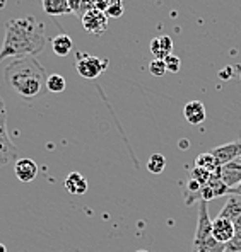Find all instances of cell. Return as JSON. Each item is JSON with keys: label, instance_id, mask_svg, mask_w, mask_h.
<instances>
[{"label": "cell", "instance_id": "1", "mask_svg": "<svg viewBox=\"0 0 241 252\" xmlns=\"http://www.w3.org/2000/svg\"><path fill=\"white\" fill-rule=\"evenodd\" d=\"M46 36H44V26L36 17H21V19H10L5 24V38L0 48V62L12 58L36 57L44 50Z\"/></svg>", "mask_w": 241, "mask_h": 252}, {"label": "cell", "instance_id": "2", "mask_svg": "<svg viewBox=\"0 0 241 252\" xmlns=\"http://www.w3.org/2000/svg\"><path fill=\"white\" fill-rule=\"evenodd\" d=\"M3 79L26 101H33L46 91V70L35 57L12 60L3 70Z\"/></svg>", "mask_w": 241, "mask_h": 252}, {"label": "cell", "instance_id": "3", "mask_svg": "<svg viewBox=\"0 0 241 252\" xmlns=\"http://www.w3.org/2000/svg\"><path fill=\"white\" fill-rule=\"evenodd\" d=\"M212 220L209 217L207 203H199V218H197V230L194 235L192 252H226L224 244H219L212 235Z\"/></svg>", "mask_w": 241, "mask_h": 252}, {"label": "cell", "instance_id": "4", "mask_svg": "<svg viewBox=\"0 0 241 252\" xmlns=\"http://www.w3.org/2000/svg\"><path fill=\"white\" fill-rule=\"evenodd\" d=\"M76 68L77 73L84 79H98L106 68L108 60H103L94 55H89L86 51H77L76 53Z\"/></svg>", "mask_w": 241, "mask_h": 252}, {"label": "cell", "instance_id": "5", "mask_svg": "<svg viewBox=\"0 0 241 252\" xmlns=\"http://www.w3.org/2000/svg\"><path fill=\"white\" fill-rule=\"evenodd\" d=\"M17 155V148L7 133V116L0 114V165H7Z\"/></svg>", "mask_w": 241, "mask_h": 252}, {"label": "cell", "instance_id": "6", "mask_svg": "<svg viewBox=\"0 0 241 252\" xmlns=\"http://www.w3.org/2000/svg\"><path fill=\"white\" fill-rule=\"evenodd\" d=\"M80 21H82V28L89 34L103 36L108 29V17L105 16V12H99L96 9H91L89 12L84 14Z\"/></svg>", "mask_w": 241, "mask_h": 252}, {"label": "cell", "instance_id": "7", "mask_svg": "<svg viewBox=\"0 0 241 252\" xmlns=\"http://www.w3.org/2000/svg\"><path fill=\"white\" fill-rule=\"evenodd\" d=\"M210 228H212L214 239H216L219 244H224V246H228V244L231 242L233 239H235L236 228H235V223H233L229 218H224V217H219V215H217V217L212 220V225H210Z\"/></svg>", "mask_w": 241, "mask_h": 252}, {"label": "cell", "instance_id": "8", "mask_svg": "<svg viewBox=\"0 0 241 252\" xmlns=\"http://www.w3.org/2000/svg\"><path fill=\"white\" fill-rule=\"evenodd\" d=\"M226 194H229V188L222 183L219 174L216 172V174H212L209 183L200 189V201L207 203V201H210V199L221 198V196H226Z\"/></svg>", "mask_w": 241, "mask_h": 252}, {"label": "cell", "instance_id": "9", "mask_svg": "<svg viewBox=\"0 0 241 252\" xmlns=\"http://www.w3.org/2000/svg\"><path fill=\"white\" fill-rule=\"evenodd\" d=\"M217 174H219L221 181L229 189L238 186L241 183V157H238L236 160L228 162V164H224V165H221L219 170H217Z\"/></svg>", "mask_w": 241, "mask_h": 252}, {"label": "cell", "instance_id": "10", "mask_svg": "<svg viewBox=\"0 0 241 252\" xmlns=\"http://www.w3.org/2000/svg\"><path fill=\"white\" fill-rule=\"evenodd\" d=\"M210 154L216 157L219 165H224L231 160H236L238 157H241V138L236 140V142H229V143H224V145L216 147Z\"/></svg>", "mask_w": 241, "mask_h": 252}, {"label": "cell", "instance_id": "11", "mask_svg": "<svg viewBox=\"0 0 241 252\" xmlns=\"http://www.w3.org/2000/svg\"><path fill=\"white\" fill-rule=\"evenodd\" d=\"M14 174L21 183H31L38 176V165L31 158H19L14 165Z\"/></svg>", "mask_w": 241, "mask_h": 252}, {"label": "cell", "instance_id": "12", "mask_svg": "<svg viewBox=\"0 0 241 252\" xmlns=\"http://www.w3.org/2000/svg\"><path fill=\"white\" fill-rule=\"evenodd\" d=\"M183 114H185V120L188 121L190 125L194 126H199L205 121L207 118V111H205V106L202 104L200 101H190L183 109Z\"/></svg>", "mask_w": 241, "mask_h": 252}, {"label": "cell", "instance_id": "13", "mask_svg": "<svg viewBox=\"0 0 241 252\" xmlns=\"http://www.w3.org/2000/svg\"><path fill=\"white\" fill-rule=\"evenodd\" d=\"M87 179L80 172H70L65 179V189L74 196H82L87 192Z\"/></svg>", "mask_w": 241, "mask_h": 252}, {"label": "cell", "instance_id": "14", "mask_svg": "<svg viewBox=\"0 0 241 252\" xmlns=\"http://www.w3.org/2000/svg\"><path fill=\"white\" fill-rule=\"evenodd\" d=\"M173 39L169 36H159L151 41V53L154 55L156 60H164L168 55H171Z\"/></svg>", "mask_w": 241, "mask_h": 252}, {"label": "cell", "instance_id": "15", "mask_svg": "<svg viewBox=\"0 0 241 252\" xmlns=\"http://www.w3.org/2000/svg\"><path fill=\"white\" fill-rule=\"evenodd\" d=\"M41 7L44 14L48 16H65L72 14V9L69 5V0H41Z\"/></svg>", "mask_w": 241, "mask_h": 252}, {"label": "cell", "instance_id": "16", "mask_svg": "<svg viewBox=\"0 0 241 252\" xmlns=\"http://www.w3.org/2000/svg\"><path fill=\"white\" fill-rule=\"evenodd\" d=\"M72 46H74L72 38L67 34H58L51 39V50H53V53L58 55V57H67V55L72 51Z\"/></svg>", "mask_w": 241, "mask_h": 252}, {"label": "cell", "instance_id": "17", "mask_svg": "<svg viewBox=\"0 0 241 252\" xmlns=\"http://www.w3.org/2000/svg\"><path fill=\"white\" fill-rule=\"evenodd\" d=\"M195 165L197 167H202V169H205V170H209V172H217L219 170V162L216 160V157H214L212 154H200L199 157H197V160H195Z\"/></svg>", "mask_w": 241, "mask_h": 252}, {"label": "cell", "instance_id": "18", "mask_svg": "<svg viewBox=\"0 0 241 252\" xmlns=\"http://www.w3.org/2000/svg\"><path fill=\"white\" fill-rule=\"evenodd\" d=\"M200 189H202V186L194 179H188L187 183H185V196H187L185 203H187V205L200 201Z\"/></svg>", "mask_w": 241, "mask_h": 252}, {"label": "cell", "instance_id": "19", "mask_svg": "<svg viewBox=\"0 0 241 252\" xmlns=\"http://www.w3.org/2000/svg\"><path fill=\"white\" fill-rule=\"evenodd\" d=\"M69 5L72 9V14L79 16V19L91 9H94V0H69Z\"/></svg>", "mask_w": 241, "mask_h": 252}, {"label": "cell", "instance_id": "20", "mask_svg": "<svg viewBox=\"0 0 241 252\" xmlns=\"http://www.w3.org/2000/svg\"><path fill=\"white\" fill-rule=\"evenodd\" d=\"M166 169V158L161 154H153L147 160V170L151 174H161Z\"/></svg>", "mask_w": 241, "mask_h": 252}, {"label": "cell", "instance_id": "21", "mask_svg": "<svg viewBox=\"0 0 241 252\" xmlns=\"http://www.w3.org/2000/svg\"><path fill=\"white\" fill-rule=\"evenodd\" d=\"M65 87H67V80L62 75H58V73H53V75H50L46 79V91L57 94V92H64Z\"/></svg>", "mask_w": 241, "mask_h": 252}, {"label": "cell", "instance_id": "22", "mask_svg": "<svg viewBox=\"0 0 241 252\" xmlns=\"http://www.w3.org/2000/svg\"><path fill=\"white\" fill-rule=\"evenodd\" d=\"M125 12V5H123V0H110V7L106 9L105 16L111 17V19H118V17H121Z\"/></svg>", "mask_w": 241, "mask_h": 252}, {"label": "cell", "instance_id": "23", "mask_svg": "<svg viewBox=\"0 0 241 252\" xmlns=\"http://www.w3.org/2000/svg\"><path fill=\"white\" fill-rule=\"evenodd\" d=\"M214 174H216V172H214ZM210 177H212V172H209V170H205L202 167H197V165H195V167L192 169V172H190V179L197 181L200 186H205V184L210 181Z\"/></svg>", "mask_w": 241, "mask_h": 252}, {"label": "cell", "instance_id": "24", "mask_svg": "<svg viewBox=\"0 0 241 252\" xmlns=\"http://www.w3.org/2000/svg\"><path fill=\"white\" fill-rule=\"evenodd\" d=\"M149 72L153 73L154 77H162L168 70H166V65H164V60H154L149 63Z\"/></svg>", "mask_w": 241, "mask_h": 252}, {"label": "cell", "instance_id": "25", "mask_svg": "<svg viewBox=\"0 0 241 252\" xmlns=\"http://www.w3.org/2000/svg\"><path fill=\"white\" fill-rule=\"evenodd\" d=\"M164 65H166V70L168 72H171V73H176L178 70H180V66H181V62H180V58L175 57V55H168V57L164 58Z\"/></svg>", "mask_w": 241, "mask_h": 252}, {"label": "cell", "instance_id": "26", "mask_svg": "<svg viewBox=\"0 0 241 252\" xmlns=\"http://www.w3.org/2000/svg\"><path fill=\"white\" fill-rule=\"evenodd\" d=\"M226 252H241V230H236L235 239L226 246Z\"/></svg>", "mask_w": 241, "mask_h": 252}, {"label": "cell", "instance_id": "27", "mask_svg": "<svg viewBox=\"0 0 241 252\" xmlns=\"http://www.w3.org/2000/svg\"><path fill=\"white\" fill-rule=\"evenodd\" d=\"M110 7V0H94V9L99 12H106V9Z\"/></svg>", "mask_w": 241, "mask_h": 252}, {"label": "cell", "instance_id": "28", "mask_svg": "<svg viewBox=\"0 0 241 252\" xmlns=\"http://www.w3.org/2000/svg\"><path fill=\"white\" fill-rule=\"evenodd\" d=\"M229 194H235V196H240V198H241V183L238 184V186L229 189Z\"/></svg>", "mask_w": 241, "mask_h": 252}, {"label": "cell", "instance_id": "29", "mask_svg": "<svg viewBox=\"0 0 241 252\" xmlns=\"http://www.w3.org/2000/svg\"><path fill=\"white\" fill-rule=\"evenodd\" d=\"M0 252H7V247L3 244H0Z\"/></svg>", "mask_w": 241, "mask_h": 252}, {"label": "cell", "instance_id": "30", "mask_svg": "<svg viewBox=\"0 0 241 252\" xmlns=\"http://www.w3.org/2000/svg\"><path fill=\"white\" fill-rule=\"evenodd\" d=\"M5 7V0H0V9H3Z\"/></svg>", "mask_w": 241, "mask_h": 252}, {"label": "cell", "instance_id": "31", "mask_svg": "<svg viewBox=\"0 0 241 252\" xmlns=\"http://www.w3.org/2000/svg\"><path fill=\"white\" fill-rule=\"evenodd\" d=\"M135 252H149V251H144V249H140V251H135Z\"/></svg>", "mask_w": 241, "mask_h": 252}, {"label": "cell", "instance_id": "32", "mask_svg": "<svg viewBox=\"0 0 241 252\" xmlns=\"http://www.w3.org/2000/svg\"><path fill=\"white\" fill-rule=\"evenodd\" d=\"M0 167H2V165H0Z\"/></svg>", "mask_w": 241, "mask_h": 252}]
</instances>
